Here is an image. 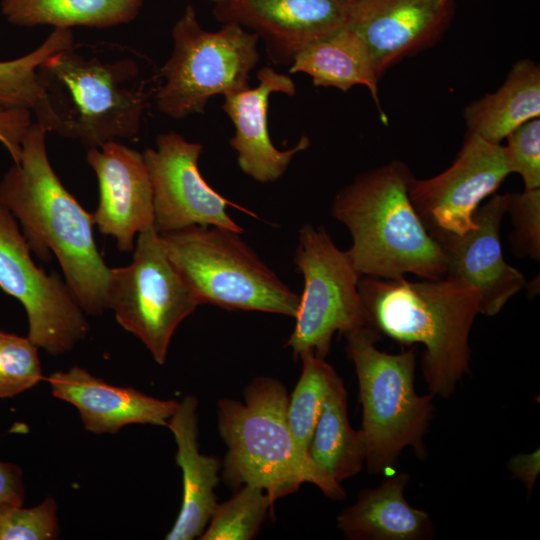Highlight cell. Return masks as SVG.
<instances>
[{
    "label": "cell",
    "mask_w": 540,
    "mask_h": 540,
    "mask_svg": "<svg viewBox=\"0 0 540 540\" xmlns=\"http://www.w3.org/2000/svg\"><path fill=\"white\" fill-rule=\"evenodd\" d=\"M37 78L36 122L88 148L138 135L159 83L146 56L108 41L73 42L46 58Z\"/></svg>",
    "instance_id": "cell-1"
},
{
    "label": "cell",
    "mask_w": 540,
    "mask_h": 540,
    "mask_svg": "<svg viewBox=\"0 0 540 540\" xmlns=\"http://www.w3.org/2000/svg\"><path fill=\"white\" fill-rule=\"evenodd\" d=\"M46 133L37 122L28 128L18 161L0 181V202L19 221L30 250L45 262L52 251L83 311L98 315L108 309L111 268L97 249L92 214L63 186L49 162Z\"/></svg>",
    "instance_id": "cell-2"
},
{
    "label": "cell",
    "mask_w": 540,
    "mask_h": 540,
    "mask_svg": "<svg viewBox=\"0 0 540 540\" xmlns=\"http://www.w3.org/2000/svg\"><path fill=\"white\" fill-rule=\"evenodd\" d=\"M358 292L367 326L401 344L424 345L422 371L429 392L449 398L470 370L478 291L449 276L416 282L363 276Z\"/></svg>",
    "instance_id": "cell-3"
},
{
    "label": "cell",
    "mask_w": 540,
    "mask_h": 540,
    "mask_svg": "<svg viewBox=\"0 0 540 540\" xmlns=\"http://www.w3.org/2000/svg\"><path fill=\"white\" fill-rule=\"evenodd\" d=\"M412 178L407 165L392 161L359 175L336 194L332 215L352 236L345 254L360 277L446 276L442 249L410 200Z\"/></svg>",
    "instance_id": "cell-4"
},
{
    "label": "cell",
    "mask_w": 540,
    "mask_h": 540,
    "mask_svg": "<svg viewBox=\"0 0 540 540\" xmlns=\"http://www.w3.org/2000/svg\"><path fill=\"white\" fill-rule=\"evenodd\" d=\"M288 399L282 383L262 376L246 387L244 403L218 401V427L227 446L224 480L233 487H260L272 503L303 483L316 485L329 498L344 499L341 484L298 445L287 420Z\"/></svg>",
    "instance_id": "cell-5"
},
{
    "label": "cell",
    "mask_w": 540,
    "mask_h": 540,
    "mask_svg": "<svg viewBox=\"0 0 540 540\" xmlns=\"http://www.w3.org/2000/svg\"><path fill=\"white\" fill-rule=\"evenodd\" d=\"M345 335L358 379L367 470L378 475L393 469L408 446L424 458L423 437L433 416L434 395L416 393L415 348L398 354L382 352L375 346L380 335L369 326Z\"/></svg>",
    "instance_id": "cell-6"
},
{
    "label": "cell",
    "mask_w": 540,
    "mask_h": 540,
    "mask_svg": "<svg viewBox=\"0 0 540 540\" xmlns=\"http://www.w3.org/2000/svg\"><path fill=\"white\" fill-rule=\"evenodd\" d=\"M240 234L194 225L159 236L199 305L295 318L299 294L259 258Z\"/></svg>",
    "instance_id": "cell-7"
},
{
    "label": "cell",
    "mask_w": 540,
    "mask_h": 540,
    "mask_svg": "<svg viewBox=\"0 0 540 540\" xmlns=\"http://www.w3.org/2000/svg\"><path fill=\"white\" fill-rule=\"evenodd\" d=\"M173 49L158 69L154 102L157 109L180 119L204 111L215 95L249 87L259 53L258 36L235 23L204 30L195 9L187 5L172 29Z\"/></svg>",
    "instance_id": "cell-8"
},
{
    "label": "cell",
    "mask_w": 540,
    "mask_h": 540,
    "mask_svg": "<svg viewBox=\"0 0 540 540\" xmlns=\"http://www.w3.org/2000/svg\"><path fill=\"white\" fill-rule=\"evenodd\" d=\"M132 262L111 268L107 301L116 321L164 364L178 325L199 305L154 226L140 233Z\"/></svg>",
    "instance_id": "cell-9"
},
{
    "label": "cell",
    "mask_w": 540,
    "mask_h": 540,
    "mask_svg": "<svg viewBox=\"0 0 540 540\" xmlns=\"http://www.w3.org/2000/svg\"><path fill=\"white\" fill-rule=\"evenodd\" d=\"M294 264L303 275L304 289L286 346L296 357L312 350L325 358L336 332L367 326L358 292L360 276L330 235L311 224L299 231Z\"/></svg>",
    "instance_id": "cell-10"
},
{
    "label": "cell",
    "mask_w": 540,
    "mask_h": 540,
    "mask_svg": "<svg viewBox=\"0 0 540 540\" xmlns=\"http://www.w3.org/2000/svg\"><path fill=\"white\" fill-rule=\"evenodd\" d=\"M30 251L16 218L0 202V288L23 304L27 337L60 355L85 338L89 324L68 285L39 268Z\"/></svg>",
    "instance_id": "cell-11"
},
{
    "label": "cell",
    "mask_w": 540,
    "mask_h": 540,
    "mask_svg": "<svg viewBox=\"0 0 540 540\" xmlns=\"http://www.w3.org/2000/svg\"><path fill=\"white\" fill-rule=\"evenodd\" d=\"M509 174L504 147L468 132L452 165L429 179L413 177L409 196L431 235H460L475 227L480 203Z\"/></svg>",
    "instance_id": "cell-12"
},
{
    "label": "cell",
    "mask_w": 540,
    "mask_h": 540,
    "mask_svg": "<svg viewBox=\"0 0 540 540\" xmlns=\"http://www.w3.org/2000/svg\"><path fill=\"white\" fill-rule=\"evenodd\" d=\"M203 146L176 132L160 134L156 148L143 152L153 193L158 234L189 226H215L242 233L227 213L230 202L202 177L198 160Z\"/></svg>",
    "instance_id": "cell-13"
},
{
    "label": "cell",
    "mask_w": 540,
    "mask_h": 540,
    "mask_svg": "<svg viewBox=\"0 0 540 540\" xmlns=\"http://www.w3.org/2000/svg\"><path fill=\"white\" fill-rule=\"evenodd\" d=\"M507 202V194L493 196L475 211V227L463 234L432 235L442 249L446 276L473 286L480 296V313L486 316L499 313L527 283L502 253L500 225Z\"/></svg>",
    "instance_id": "cell-14"
},
{
    "label": "cell",
    "mask_w": 540,
    "mask_h": 540,
    "mask_svg": "<svg viewBox=\"0 0 540 540\" xmlns=\"http://www.w3.org/2000/svg\"><path fill=\"white\" fill-rule=\"evenodd\" d=\"M213 15L251 29L272 62L291 64L305 47L344 27L349 8L339 0H220Z\"/></svg>",
    "instance_id": "cell-15"
},
{
    "label": "cell",
    "mask_w": 540,
    "mask_h": 540,
    "mask_svg": "<svg viewBox=\"0 0 540 540\" xmlns=\"http://www.w3.org/2000/svg\"><path fill=\"white\" fill-rule=\"evenodd\" d=\"M86 158L99 187L94 225L112 236L120 251L130 252L136 234L154 224L152 186L143 153L113 141L89 148Z\"/></svg>",
    "instance_id": "cell-16"
},
{
    "label": "cell",
    "mask_w": 540,
    "mask_h": 540,
    "mask_svg": "<svg viewBox=\"0 0 540 540\" xmlns=\"http://www.w3.org/2000/svg\"><path fill=\"white\" fill-rule=\"evenodd\" d=\"M452 0H366L349 8L346 26L365 44L379 78L404 57L434 43Z\"/></svg>",
    "instance_id": "cell-17"
},
{
    "label": "cell",
    "mask_w": 540,
    "mask_h": 540,
    "mask_svg": "<svg viewBox=\"0 0 540 540\" xmlns=\"http://www.w3.org/2000/svg\"><path fill=\"white\" fill-rule=\"evenodd\" d=\"M258 85L224 95L222 109L235 126V135L229 144L237 152L240 169L260 183L278 180L288 168L292 158L309 146V139L302 136L291 149L281 151L272 143L267 128L269 96L280 92L293 96V80L270 67L257 73Z\"/></svg>",
    "instance_id": "cell-18"
},
{
    "label": "cell",
    "mask_w": 540,
    "mask_h": 540,
    "mask_svg": "<svg viewBox=\"0 0 540 540\" xmlns=\"http://www.w3.org/2000/svg\"><path fill=\"white\" fill-rule=\"evenodd\" d=\"M47 380L53 396L75 406L85 429L95 434L117 433L130 424L167 426L179 405L111 385L79 366L54 372Z\"/></svg>",
    "instance_id": "cell-19"
},
{
    "label": "cell",
    "mask_w": 540,
    "mask_h": 540,
    "mask_svg": "<svg viewBox=\"0 0 540 540\" xmlns=\"http://www.w3.org/2000/svg\"><path fill=\"white\" fill-rule=\"evenodd\" d=\"M196 410V398L188 395L179 402L167 424L177 444L176 462L183 476L182 506L167 540L200 537L217 506L214 490L219 481V463L199 450Z\"/></svg>",
    "instance_id": "cell-20"
},
{
    "label": "cell",
    "mask_w": 540,
    "mask_h": 540,
    "mask_svg": "<svg viewBox=\"0 0 540 540\" xmlns=\"http://www.w3.org/2000/svg\"><path fill=\"white\" fill-rule=\"evenodd\" d=\"M405 472L389 475L380 486L363 490L357 501L337 517V526L351 540H426L434 525L423 510L405 499Z\"/></svg>",
    "instance_id": "cell-21"
},
{
    "label": "cell",
    "mask_w": 540,
    "mask_h": 540,
    "mask_svg": "<svg viewBox=\"0 0 540 540\" xmlns=\"http://www.w3.org/2000/svg\"><path fill=\"white\" fill-rule=\"evenodd\" d=\"M540 69L531 60L518 61L503 85L464 110L468 132L500 144L521 124L539 118Z\"/></svg>",
    "instance_id": "cell-22"
},
{
    "label": "cell",
    "mask_w": 540,
    "mask_h": 540,
    "mask_svg": "<svg viewBox=\"0 0 540 540\" xmlns=\"http://www.w3.org/2000/svg\"><path fill=\"white\" fill-rule=\"evenodd\" d=\"M291 73L308 74L315 86L334 87L344 92L356 85L370 91L383 120L378 97L379 76L362 40L346 25L301 50L290 67Z\"/></svg>",
    "instance_id": "cell-23"
},
{
    "label": "cell",
    "mask_w": 540,
    "mask_h": 540,
    "mask_svg": "<svg viewBox=\"0 0 540 540\" xmlns=\"http://www.w3.org/2000/svg\"><path fill=\"white\" fill-rule=\"evenodd\" d=\"M365 455L363 434L348 421L347 393L336 375L325 396L308 456L331 479L341 483L361 471Z\"/></svg>",
    "instance_id": "cell-24"
},
{
    "label": "cell",
    "mask_w": 540,
    "mask_h": 540,
    "mask_svg": "<svg viewBox=\"0 0 540 540\" xmlns=\"http://www.w3.org/2000/svg\"><path fill=\"white\" fill-rule=\"evenodd\" d=\"M143 0H2L1 12L22 27L109 28L134 20Z\"/></svg>",
    "instance_id": "cell-25"
},
{
    "label": "cell",
    "mask_w": 540,
    "mask_h": 540,
    "mask_svg": "<svg viewBox=\"0 0 540 540\" xmlns=\"http://www.w3.org/2000/svg\"><path fill=\"white\" fill-rule=\"evenodd\" d=\"M299 357L302 371L288 399L287 420L298 445L308 454V446L325 396L337 373L312 350L301 353Z\"/></svg>",
    "instance_id": "cell-26"
},
{
    "label": "cell",
    "mask_w": 540,
    "mask_h": 540,
    "mask_svg": "<svg viewBox=\"0 0 540 540\" xmlns=\"http://www.w3.org/2000/svg\"><path fill=\"white\" fill-rule=\"evenodd\" d=\"M74 42L68 28H54L33 51L16 59L0 61V106L32 110L38 98L37 69L50 55Z\"/></svg>",
    "instance_id": "cell-27"
},
{
    "label": "cell",
    "mask_w": 540,
    "mask_h": 540,
    "mask_svg": "<svg viewBox=\"0 0 540 540\" xmlns=\"http://www.w3.org/2000/svg\"><path fill=\"white\" fill-rule=\"evenodd\" d=\"M266 492L244 485L230 500L217 504L201 540H249L253 538L272 506Z\"/></svg>",
    "instance_id": "cell-28"
},
{
    "label": "cell",
    "mask_w": 540,
    "mask_h": 540,
    "mask_svg": "<svg viewBox=\"0 0 540 540\" xmlns=\"http://www.w3.org/2000/svg\"><path fill=\"white\" fill-rule=\"evenodd\" d=\"M38 347L28 338L0 330V398H11L42 380Z\"/></svg>",
    "instance_id": "cell-29"
},
{
    "label": "cell",
    "mask_w": 540,
    "mask_h": 540,
    "mask_svg": "<svg viewBox=\"0 0 540 540\" xmlns=\"http://www.w3.org/2000/svg\"><path fill=\"white\" fill-rule=\"evenodd\" d=\"M57 506L49 497L40 505H0V540H49L58 535Z\"/></svg>",
    "instance_id": "cell-30"
},
{
    "label": "cell",
    "mask_w": 540,
    "mask_h": 540,
    "mask_svg": "<svg viewBox=\"0 0 540 540\" xmlns=\"http://www.w3.org/2000/svg\"><path fill=\"white\" fill-rule=\"evenodd\" d=\"M507 210L511 216L513 233L510 237L514 250L520 256L533 260L540 258V188L525 189L521 193L507 194Z\"/></svg>",
    "instance_id": "cell-31"
},
{
    "label": "cell",
    "mask_w": 540,
    "mask_h": 540,
    "mask_svg": "<svg viewBox=\"0 0 540 540\" xmlns=\"http://www.w3.org/2000/svg\"><path fill=\"white\" fill-rule=\"evenodd\" d=\"M504 147L510 173H518L525 189L540 188V120L531 119L507 137Z\"/></svg>",
    "instance_id": "cell-32"
},
{
    "label": "cell",
    "mask_w": 540,
    "mask_h": 540,
    "mask_svg": "<svg viewBox=\"0 0 540 540\" xmlns=\"http://www.w3.org/2000/svg\"><path fill=\"white\" fill-rule=\"evenodd\" d=\"M32 112L22 108L0 106V143L9 152L13 162L21 153L22 139L31 126Z\"/></svg>",
    "instance_id": "cell-33"
},
{
    "label": "cell",
    "mask_w": 540,
    "mask_h": 540,
    "mask_svg": "<svg viewBox=\"0 0 540 540\" xmlns=\"http://www.w3.org/2000/svg\"><path fill=\"white\" fill-rule=\"evenodd\" d=\"M23 498L21 470L16 465L0 462V505L21 506Z\"/></svg>",
    "instance_id": "cell-34"
},
{
    "label": "cell",
    "mask_w": 540,
    "mask_h": 540,
    "mask_svg": "<svg viewBox=\"0 0 540 540\" xmlns=\"http://www.w3.org/2000/svg\"><path fill=\"white\" fill-rule=\"evenodd\" d=\"M507 468L514 478L524 484L530 494L540 471L539 449L531 453H521L511 457L507 463Z\"/></svg>",
    "instance_id": "cell-35"
},
{
    "label": "cell",
    "mask_w": 540,
    "mask_h": 540,
    "mask_svg": "<svg viewBox=\"0 0 540 540\" xmlns=\"http://www.w3.org/2000/svg\"><path fill=\"white\" fill-rule=\"evenodd\" d=\"M339 1L342 4H344L346 7L350 8L366 0H339Z\"/></svg>",
    "instance_id": "cell-36"
},
{
    "label": "cell",
    "mask_w": 540,
    "mask_h": 540,
    "mask_svg": "<svg viewBox=\"0 0 540 540\" xmlns=\"http://www.w3.org/2000/svg\"><path fill=\"white\" fill-rule=\"evenodd\" d=\"M216 1H220V0H216Z\"/></svg>",
    "instance_id": "cell-37"
}]
</instances>
